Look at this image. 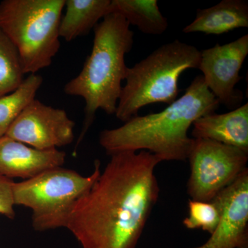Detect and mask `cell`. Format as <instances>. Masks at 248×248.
<instances>
[{
	"label": "cell",
	"mask_w": 248,
	"mask_h": 248,
	"mask_svg": "<svg viewBox=\"0 0 248 248\" xmlns=\"http://www.w3.org/2000/svg\"><path fill=\"white\" fill-rule=\"evenodd\" d=\"M110 156L67 223L81 248H136L159 199L158 156L145 151Z\"/></svg>",
	"instance_id": "obj_1"
},
{
	"label": "cell",
	"mask_w": 248,
	"mask_h": 248,
	"mask_svg": "<svg viewBox=\"0 0 248 248\" xmlns=\"http://www.w3.org/2000/svg\"><path fill=\"white\" fill-rule=\"evenodd\" d=\"M220 104L203 76L196 77L185 93L161 112L134 117L117 128L103 130L100 146L107 155L149 152L162 161L187 159L193 138L188 130L197 119L216 112Z\"/></svg>",
	"instance_id": "obj_2"
},
{
	"label": "cell",
	"mask_w": 248,
	"mask_h": 248,
	"mask_svg": "<svg viewBox=\"0 0 248 248\" xmlns=\"http://www.w3.org/2000/svg\"><path fill=\"white\" fill-rule=\"evenodd\" d=\"M92 50L81 72L65 85L68 95L84 99V122L76 148L94 122L98 110L115 115L128 67L125 55L134 44V32L120 14L110 13L93 29Z\"/></svg>",
	"instance_id": "obj_3"
},
{
	"label": "cell",
	"mask_w": 248,
	"mask_h": 248,
	"mask_svg": "<svg viewBox=\"0 0 248 248\" xmlns=\"http://www.w3.org/2000/svg\"><path fill=\"white\" fill-rule=\"evenodd\" d=\"M201 51L195 46L175 40L161 45L146 58L128 68L115 116L124 123L149 104L174 102L184 72L198 69Z\"/></svg>",
	"instance_id": "obj_4"
},
{
	"label": "cell",
	"mask_w": 248,
	"mask_h": 248,
	"mask_svg": "<svg viewBox=\"0 0 248 248\" xmlns=\"http://www.w3.org/2000/svg\"><path fill=\"white\" fill-rule=\"evenodd\" d=\"M66 0H4L0 29L17 48L24 74L50 66L60 48V24Z\"/></svg>",
	"instance_id": "obj_5"
},
{
	"label": "cell",
	"mask_w": 248,
	"mask_h": 248,
	"mask_svg": "<svg viewBox=\"0 0 248 248\" xmlns=\"http://www.w3.org/2000/svg\"><path fill=\"white\" fill-rule=\"evenodd\" d=\"M94 171L85 177L73 170L55 168L12 186L15 205L32 210V226L44 232L66 228L75 205L100 175L101 163L94 161Z\"/></svg>",
	"instance_id": "obj_6"
},
{
	"label": "cell",
	"mask_w": 248,
	"mask_h": 248,
	"mask_svg": "<svg viewBox=\"0 0 248 248\" xmlns=\"http://www.w3.org/2000/svg\"><path fill=\"white\" fill-rule=\"evenodd\" d=\"M187 159L190 200L210 202L248 169V153L213 140L193 138Z\"/></svg>",
	"instance_id": "obj_7"
},
{
	"label": "cell",
	"mask_w": 248,
	"mask_h": 248,
	"mask_svg": "<svg viewBox=\"0 0 248 248\" xmlns=\"http://www.w3.org/2000/svg\"><path fill=\"white\" fill-rule=\"evenodd\" d=\"M248 55V35L226 45L217 44L201 51L200 69L205 84L219 104L234 110L241 107L244 94L236 84Z\"/></svg>",
	"instance_id": "obj_8"
},
{
	"label": "cell",
	"mask_w": 248,
	"mask_h": 248,
	"mask_svg": "<svg viewBox=\"0 0 248 248\" xmlns=\"http://www.w3.org/2000/svg\"><path fill=\"white\" fill-rule=\"evenodd\" d=\"M75 126L66 110L35 99L18 116L6 136L35 149L47 151L71 144Z\"/></svg>",
	"instance_id": "obj_9"
},
{
	"label": "cell",
	"mask_w": 248,
	"mask_h": 248,
	"mask_svg": "<svg viewBox=\"0 0 248 248\" xmlns=\"http://www.w3.org/2000/svg\"><path fill=\"white\" fill-rule=\"evenodd\" d=\"M221 209L216 229L192 248H239L248 244V169L215 197Z\"/></svg>",
	"instance_id": "obj_10"
},
{
	"label": "cell",
	"mask_w": 248,
	"mask_h": 248,
	"mask_svg": "<svg viewBox=\"0 0 248 248\" xmlns=\"http://www.w3.org/2000/svg\"><path fill=\"white\" fill-rule=\"evenodd\" d=\"M66 156L65 152L58 149L41 151L6 135L0 138V174L10 179L27 180L48 170L62 167Z\"/></svg>",
	"instance_id": "obj_11"
},
{
	"label": "cell",
	"mask_w": 248,
	"mask_h": 248,
	"mask_svg": "<svg viewBox=\"0 0 248 248\" xmlns=\"http://www.w3.org/2000/svg\"><path fill=\"white\" fill-rule=\"evenodd\" d=\"M194 139H207L248 153V103L223 114L204 115L192 124Z\"/></svg>",
	"instance_id": "obj_12"
},
{
	"label": "cell",
	"mask_w": 248,
	"mask_h": 248,
	"mask_svg": "<svg viewBox=\"0 0 248 248\" xmlns=\"http://www.w3.org/2000/svg\"><path fill=\"white\" fill-rule=\"evenodd\" d=\"M248 27V1L223 0L212 7L197 9L195 19L183 29V32L219 35Z\"/></svg>",
	"instance_id": "obj_13"
},
{
	"label": "cell",
	"mask_w": 248,
	"mask_h": 248,
	"mask_svg": "<svg viewBox=\"0 0 248 248\" xmlns=\"http://www.w3.org/2000/svg\"><path fill=\"white\" fill-rule=\"evenodd\" d=\"M111 0H66L60 24V37L71 42L86 36L100 19L110 14Z\"/></svg>",
	"instance_id": "obj_14"
},
{
	"label": "cell",
	"mask_w": 248,
	"mask_h": 248,
	"mask_svg": "<svg viewBox=\"0 0 248 248\" xmlns=\"http://www.w3.org/2000/svg\"><path fill=\"white\" fill-rule=\"evenodd\" d=\"M110 13L120 14L143 33L161 35L169 28L156 0H111Z\"/></svg>",
	"instance_id": "obj_15"
},
{
	"label": "cell",
	"mask_w": 248,
	"mask_h": 248,
	"mask_svg": "<svg viewBox=\"0 0 248 248\" xmlns=\"http://www.w3.org/2000/svg\"><path fill=\"white\" fill-rule=\"evenodd\" d=\"M42 83L40 75H29L16 91L0 97V138L6 135L18 116L35 99Z\"/></svg>",
	"instance_id": "obj_16"
},
{
	"label": "cell",
	"mask_w": 248,
	"mask_h": 248,
	"mask_svg": "<svg viewBox=\"0 0 248 248\" xmlns=\"http://www.w3.org/2000/svg\"><path fill=\"white\" fill-rule=\"evenodd\" d=\"M24 76L17 48L0 29V97L16 91Z\"/></svg>",
	"instance_id": "obj_17"
},
{
	"label": "cell",
	"mask_w": 248,
	"mask_h": 248,
	"mask_svg": "<svg viewBox=\"0 0 248 248\" xmlns=\"http://www.w3.org/2000/svg\"><path fill=\"white\" fill-rule=\"evenodd\" d=\"M221 217V209L217 201L202 202L189 200L188 215L183 224L187 229L202 230L210 234L216 229Z\"/></svg>",
	"instance_id": "obj_18"
},
{
	"label": "cell",
	"mask_w": 248,
	"mask_h": 248,
	"mask_svg": "<svg viewBox=\"0 0 248 248\" xmlns=\"http://www.w3.org/2000/svg\"><path fill=\"white\" fill-rule=\"evenodd\" d=\"M14 182L0 174V215L11 219L16 216L12 186Z\"/></svg>",
	"instance_id": "obj_19"
},
{
	"label": "cell",
	"mask_w": 248,
	"mask_h": 248,
	"mask_svg": "<svg viewBox=\"0 0 248 248\" xmlns=\"http://www.w3.org/2000/svg\"><path fill=\"white\" fill-rule=\"evenodd\" d=\"M239 248H248V244H245L244 246H241V247H240Z\"/></svg>",
	"instance_id": "obj_20"
}]
</instances>
